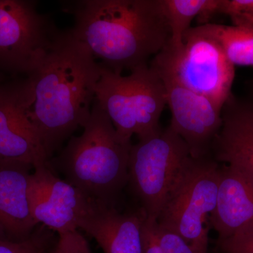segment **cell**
<instances>
[{
	"instance_id": "cell-1",
	"label": "cell",
	"mask_w": 253,
	"mask_h": 253,
	"mask_svg": "<svg viewBox=\"0 0 253 253\" xmlns=\"http://www.w3.org/2000/svg\"><path fill=\"white\" fill-rule=\"evenodd\" d=\"M62 9L74 18L73 36L119 74L149 65L170 41L161 0L68 1Z\"/></svg>"
},
{
	"instance_id": "cell-2",
	"label": "cell",
	"mask_w": 253,
	"mask_h": 253,
	"mask_svg": "<svg viewBox=\"0 0 253 253\" xmlns=\"http://www.w3.org/2000/svg\"><path fill=\"white\" fill-rule=\"evenodd\" d=\"M101 74L87 46L62 31L41 68L32 75L35 102L31 121L48 161L90 118Z\"/></svg>"
},
{
	"instance_id": "cell-3",
	"label": "cell",
	"mask_w": 253,
	"mask_h": 253,
	"mask_svg": "<svg viewBox=\"0 0 253 253\" xmlns=\"http://www.w3.org/2000/svg\"><path fill=\"white\" fill-rule=\"evenodd\" d=\"M131 141L123 139L95 99L81 135L71 136L52 161L65 180L92 202L116 205L127 184Z\"/></svg>"
},
{
	"instance_id": "cell-4",
	"label": "cell",
	"mask_w": 253,
	"mask_h": 253,
	"mask_svg": "<svg viewBox=\"0 0 253 253\" xmlns=\"http://www.w3.org/2000/svg\"><path fill=\"white\" fill-rule=\"evenodd\" d=\"M96 99L125 140L131 141L133 134L141 140L162 129L159 121L167 106L166 88L149 65L126 76L101 66Z\"/></svg>"
},
{
	"instance_id": "cell-5",
	"label": "cell",
	"mask_w": 253,
	"mask_h": 253,
	"mask_svg": "<svg viewBox=\"0 0 253 253\" xmlns=\"http://www.w3.org/2000/svg\"><path fill=\"white\" fill-rule=\"evenodd\" d=\"M149 66L206 96L221 109L231 94L235 66L204 25L188 30L181 46L168 42Z\"/></svg>"
},
{
	"instance_id": "cell-6",
	"label": "cell",
	"mask_w": 253,
	"mask_h": 253,
	"mask_svg": "<svg viewBox=\"0 0 253 253\" xmlns=\"http://www.w3.org/2000/svg\"><path fill=\"white\" fill-rule=\"evenodd\" d=\"M219 166L212 156L190 157L158 216L161 227L175 232L196 253H208V217L217 204Z\"/></svg>"
},
{
	"instance_id": "cell-7",
	"label": "cell",
	"mask_w": 253,
	"mask_h": 253,
	"mask_svg": "<svg viewBox=\"0 0 253 253\" xmlns=\"http://www.w3.org/2000/svg\"><path fill=\"white\" fill-rule=\"evenodd\" d=\"M190 157L185 141L169 126L132 144L127 184L146 217L157 220Z\"/></svg>"
},
{
	"instance_id": "cell-8",
	"label": "cell",
	"mask_w": 253,
	"mask_h": 253,
	"mask_svg": "<svg viewBox=\"0 0 253 253\" xmlns=\"http://www.w3.org/2000/svg\"><path fill=\"white\" fill-rule=\"evenodd\" d=\"M38 1L0 0V71L30 77L41 68L61 35Z\"/></svg>"
},
{
	"instance_id": "cell-9",
	"label": "cell",
	"mask_w": 253,
	"mask_h": 253,
	"mask_svg": "<svg viewBox=\"0 0 253 253\" xmlns=\"http://www.w3.org/2000/svg\"><path fill=\"white\" fill-rule=\"evenodd\" d=\"M34 102L31 76L13 78L0 84V158L27 163L33 168L49 161L31 121Z\"/></svg>"
},
{
	"instance_id": "cell-10",
	"label": "cell",
	"mask_w": 253,
	"mask_h": 253,
	"mask_svg": "<svg viewBox=\"0 0 253 253\" xmlns=\"http://www.w3.org/2000/svg\"><path fill=\"white\" fill-rule=\"evenodd\" d=\"M28 196L37 225L44 226L58 235L78 231L80 221L94 203L76 186L55 175L49 163L33 169Z\"/></svg>"
},
{
	"instance_id": "cell-11",
	"label": "cell",
	"mask_w": 253,
	"mask_h": 253,
	"mask_svg": "<svg viewBox=\"0 0 253 253\" xmlns=\"http://www.w3.org/2000/svg\"><path fill=\"white\" fill-rule=\"evenodd\" d=\"M158 74L164 83L172 114L169 126L185 141L191 157L211 156L213 141L222 124V109L173 78Z\"/></svg>"
},
{
	"instance_id": "cell-12",
	"label": "cell",
	"mask_w": 253,
	"mask_h": 253,
	"mask_svg": "<svg viewBox=\"0 0 253 253\" xmlns=\"http://www.w3.org/2000/svg\"><path fill=\"white\" fill-rule=\"evenodd\" d=\"M221 118L212 158L242 173L253 184V100L231 94L223 106Z\"/></svg>"
},
{
	"instance_id": "cell-13",
	"label": "cell",
	"mask_w": 253,
	"mask_h": 253,
	"mask_svg": "<svg viewBox=\"0 0 253 253\" xmlns=\"http://www.w3.org/2000/svg\"><path fill=\"white\" fill-rule=\"evenodd\" d=\"M146 218L140 207L121 212L116 205L94 202L78 229L94 239L104 253H142L141 230Z\"/></svg>"
},
{
	"instance_id": "cell-14",
	"label": "cell",
	"mask_w": 253,
	"mask_h": 253,
	"mask_svg": "<svg viewBox=\"0 0 253 253\" xmlns=\"http://www.w3.org/2000/svg\"><path fill=\"white\" fill-rule=\"evenodd\" d=\"M31 165L0 158V224L12 241L31 236L37 226L28 202Z\"/></svg>"
},
{
	"instance_id": "cell-15",
	"label": "cell",
	"mask_w": 253,
	"mask_h": 253,
	"mask_svg": "<svg viewBox=\"0 0 253 253\" xmlns=\"http://www.w3.org/2000/svg\"><path fill=\"white\" fill-rule=\"evenodd\" d=\"M210 222L217 232V241L253 224V184L229 166L219 168L217 204Z\"/></svg>"
},
{
	"instance_id": "cell-16",
	"label": "cell",
	"mask_w": 253,
	"mask_h": 253,
	"mask_svg": "<svg viewBox=\"0 0 253 253\" xmlns=\"http://www.w3.org/2000/svg\"><path fill=\"white\" fill-rule=\"evenodd\" d=\"M221 0H161L163 14L170 31L172 46H181L183 37L197 18L201 25L219 14Z\"/></svg>"
},
{
	"instance_id": "cell-17",
	"label": "cell",
	"mask_w": 253,
	"mask_h": 253,
	"mask_svg": "<svg viewBox=\"0 0 253 253\" xmlns=\"http://www.w3.org/2000/svg\"><path fill=\"white\" fill-rule=\"evenodd\" d=\"M204 26L234 66H253V27L210 23Z\"/></svg>"
},
{
	"instance_id": "cell-18",
	"label": "cell",
	"mask_w": 253,
	"mask_h": 253,
	"mask_svg": "<svg viewBox=\"0 0 253 253\" xmlns=\"http://www.w3.org/2000/svg\"><path fill=\"white\" fill-rule=\"evenodd\" d=\"M59 236L43 225L37 226L27 239L0 241V253H51Z\"/></svg>"
},
{
	"instance_id": "cell-19",
	"label": "cell",
	"mask_w": 253,
	"mask_h": 253,
	"mask_svg": "<svg viewBox=\"0 0 253 253\" xmlns=\"http://www.w3.org/2000/svg\"><path fill=\"white\" fill-rule=\"evenodd\" d=\"M219 14L229 16L234 26L253 27V0H221Z\"/></svg>"
},
{
	"instance_id": "cell-20",
	"label": "cell",
	"mask_w": 253,
	"mask_h": 253,
	"mask_svg": "<svg viewBox=\"0 0 253 253\" xmlns=\"http://www.w3.org/2000/svg\"><path fill=\"white\" fill-rule=\"evenodd\" d=\"M217 247L222 253H253V224L228 239L217 241Z\"/></svg>"
},
{
	"instance_id": "cell-21",
	"label": "cell",
	"mask_w": 253,
	"mask_h": 253,
	"mask_svg": "<svg viewBox=\"0 0 253 253\" xmlns=\"http://www.w3.org/2000/svg\"><path fill=\"white\" fill-rule=\"evenodd\" d=\"M156 233L158 242L164 253H196L179 234L161 227L157 222Z\"/></svg>"
},
{
	"instance_id": "cell-22",
	"label": "cell",
	"mask_w": 253,
	"mask_h": 253,
	"mask_svg": "<svg viewBox=\"0 0 253 253\" xmlns=\"http://www.w3.org/2000/svg\"><path fill=\"white\" fill-rule=\"evenodd\" d=\"M51 253H92L87 241L79 231L60 234Z\"/></svg>"
},
{
	"instance_id": "cell-23",
	"label": "cell",
	"mask_w": 253,
	"mask_h": 253,
	"mask_svg": "<svg viewBox=\"0 0 253 253\" xmlns=\"http://www.w3.org/2000/svg\"><path fill=\"white\" fill-rule=\"evenodd\" d=\"M157 220L146 218L141 230L142 253H164L160 246L156 233Z\"/></svg>"
},
{
	"instance_id": "cell-24",
	"label": "cell",
	"mask_w": 253,
	"mask_h": 253,
	"mask_svg": "<svg viewBox=\"0 0 253 253\" xmlns=\"http://www.w3.org/2000/svg\"><path fill=\"white\" fill-rule=\"evenodd\" d=\"M6 240L12 241L8 236L7 233L5 231L4 227L0 224V241H6Z\"/></svg>"
},
{
	"instance_id": "cell-25",
	"label": "cell",
	"mask_w": 253,
	"mask_h": 253,
	"mask_svg": "<svg viewBox=\"0 0 253 253\" xmlns=\"http://www.w3.org/2000/svg\"><path fill=\"white\" fill-rule=\"evenodd\" d=\"M7 80L6 75L0 71V84H1V83H3V82L7 81Z\"/></svg>"
}]
</instances>
